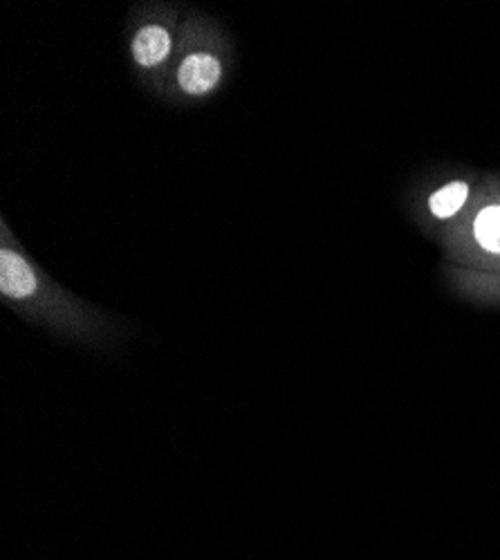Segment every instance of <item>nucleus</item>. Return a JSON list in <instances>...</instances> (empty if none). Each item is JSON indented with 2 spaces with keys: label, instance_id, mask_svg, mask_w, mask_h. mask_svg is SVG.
Listing matches in <instances>:
<instances>
[{
  "label": "nucleus",
  "instance_id": "f257e3e1",
  "mask_svg": "<svg viewBox=\"0 0 500 560\" xmlns=\"http://www.w3.org/2000/svg\"><path fill=\"white\" fill-rule=\"evenodd\" d=\"M474 249L480 265L500 267V196L478 205L474 215L458 226V245Z\"/></svg>",
  "mask_w": 500,
  "mask_h": 560
},
{
  "label": "nucleus",
  "instance_id": "f03ea898",
  "mask_svg": "<svg viewBox=\"0 0 500 560\" xmlns=\"http://www.w3.org/2000/svg\"><path fill=\"white\" fill-rule=\"evenodd\" d=\"M0 292L8 299H27L36 292V276L14 252L0 254Z\"/></svg>",
  "mask_w": 500,
  "mask_h": 560
},
{
  "label": "nucleus",
  "instance_id": "7ed1b4c3",
  "mask_svg": "<svg viewBox=\"0 0 500 560\" xmlns=\"http://www.w3.org/2000/svg\"><path fill=\"white\" fill-rule=\"evenodd\" d=\"M220 79V63L211 55H191L177 70L179 88L189 95H205Z\"/></svg>",
  "mask_w": 500,
  "mask_h": 560
},
{
  "label": "nucleus",
  "instance_id": "20e7f679",
  "mask_svg": "<svg viewBox=\"0 0 500 560\" xmlns=\"http://www.w3.org/2000/svg\"><path fill=\"white\" fill-rule=\"evenodd\" d=\"M168 52H171V36L164 27H158V25L144 27L132 40L135 61L144 68L162 63L168 57Z\"/></svg>",
  "mask_w": 500,
  "mask_h": 560
},
{
  "label": "nucleus",
  "instance_id": "39448f33",
  "mask_svg": "<svg viewBox=\"0 0 500 560\" xmlns=\"http://www.w3.org/2000/svg\"><path fill=\"white\" fill-rule=\"evenodd\" d=\"M469 191L472 189L467 182H461V179L449 182V184L440 186L435 194H431L429 209L438 220H449L465 209V205L469 200Z\"/></svg>",
  "mask_w": 500,
  "mask_h": 560
}]
</instances>
